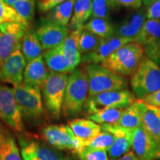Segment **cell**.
<instances>
[{
	"instance_id": "6da1fadb",
	"label": "cell",
	"mask_w": 160,
	"mask_h": 160,
	"mask_svg": "<svg viewBox=\"0 0 160 160\" xmlns=\"http://www.w3.org/2000/svg\"><path fill=\"white\" fill-rule=\"evenodd\" d=\"M89 84L86 70L76 68L68 77L62 105L66 119H75L83 111L88 97Z\"/></svg>"
},
{
	"instance_id": "7a4b0ae2",
	"label": "cell",
	"mask_w": 160,
	"mask_h": 160,
	"mask_svg": "<svg viewBox=\"0 0 160 160\" xmlns=\"http://www.w3.org/2000/svg\"><path fill=\"white\" fill-rule=\"evenodd\" d=\"M145 47L137 42L122 46L104 60L101 65L118 74L128 77L137 71L145 58Z\"/></svg>"
},
{
	"instance_id": "3957f363",
	"label": "cell",
	"mask_w": 160,
	"mask_h": 160,
	"mask_svg": "<svg viewBox=\"0 0 160 160\" xmlns=\"http://www.w3.org/2000/svg\"><path fill=\"white\" fill-rule=\"evenodd\" d=\"M88 78V97L108 91L127 88L128 81L125 77L103 67L101 64H89L86 67Z\"/></svg>"
},
{
	"instance_id": "277c9868",
	"label": "cell",
	"mask_w": 160,
	"mask_h": 160,
	"mask_svg": "<svg viewBox=\"0 0 160 160\" xmlns=\"http://www.w3.org/2000/svg\"><path fill=\"white\" fill-rule=\"evenodd\" d=\"M130 83L138 99L158 91L160 90V65L145 57L131 76Z\"/></svg>"
},
{
	"instance_id": "5b68a950",
	"label": "cell",
	"mask_w": 160,
	"mask_h": 160,
	"mask_svg": "<svg viewBox=\"0 0 160 160\" xmlns=\"http://www.w3.org/2000/svg\"><path fill=\"white\" fill-rule=\"evenodd\" d=\"M68 82V73L49 71L47 79L41 87L46 109L54 119H59L62 111Z\"/></svg>"
},
{
	"instance_id": "8992f818",
	"label": "cell",
	"mask_w": 160,
	"mask_h": 160,
	"mask_svg": "<svg viewBox=\"0 0 160 160\" xmlns=\"http://www.w3.org/2000/svg\"><path fill=\"white\" fill-rule=\"evenodd\" d=\"M16 99L21 109L22 117L33 125L41 122L44 115V107L40 88L21 83L13 88Z\"/></svg>"
},
{
	"instance_id": "52a82bcc",
	"label": "cell",
	"mask_w": 160,
	"mask_h": 160,
	"mask_svg": "<svg viewBox=\"0 0 160 160\" xmlns=\"http://www.w3.org/2000/svg\"><path fill=\"white\" fill-rule=\"evenodd\" d=\"M136 100L135 95L128 89L103 92L88 97L83 110L88 116L108 108L125 110Z\"/></svg>"
},
{
	"instance_id": "ba28073f",
	"label": "cell",
	"mask_w": 160,
	"mask_h": 160,
	"mask_svg": "<svg viewBox=\"0 0 160 160\" xmlns=\"http://www.w3.org/2000/svg\"><path fill=\"white\" fill-rule=\"evenodd\" d=\"M22 117L14 90L0 85V118L11 128L22 132L24 129Z\"/></svg>"
},
{
	"instance_id": "9c48e42d",
	"label": "cell",
	"mask_w": 160,
	"mask_h": 160,
	"mask_svg": "<svg viewBox=\"0 0 160 160\" xmlns=\"http://www.w3.org/2000/svg\"><path fill=\"white\" fill-rule=\"evenodd\" d=\"M29 27L22 23H7L0 25V68L6 59L21 49V41Z\"/></svg>"
},
{
	"instance_id": "30bf717a",
	"label": "cell",
	"mask_w": 160,
	"mask_h": 160,
	"mask_svg": "<svg viewBox=\"0 0 160 160\" xmlns=\"http://www.w3.org/2000/svg\"><path fill=\"white\" fill-rule=\"evenodd\" d=\"M43 51L58 47L64 42L69 33L68 27L44 19L35 30Z\"/></svg>"
},
{
	"instance_id": "8fae6325",
	"label": "cell",
	"mask_w": 160,
	"mask_h": 160,
	"mask_svg": "<svg viewBox=\"0 0 160 160\" xmlns=\"http://www.w3.org/2000/svg\"><path fill=\"white\" fill-rule=\"evenodd\" d=\"M19 143L23 160H65L61 152L35 140L19 137Z\"/></svg>"
},
{
	"instance_id": "7c38bea8",
	"label": "cell",
	"mask_w": 160,
	"mask_h": 160,
	"mask_svg": "<svg viewBox=\"0 0 160 160\" xmlns=\"http://www.w3.org/2000/svg\"><path fill=\"white\" fill-rule=\"evenodd\" d=\"M26 61L21 49L17 50L5 60L0 68V80L13 87L23 82Z\"/></svg>"
},
{
	"instance_id": "4fadbf2b",
	"label": "cell",
	"mask_w": 160,
	"mask_h": 160,
	"mask_svg": "<svg viewBox=\"0 0 160 160\" xmlns=\"http://www.w3.org/2000/svg\"><path fill=\"white\" fill-rule=\"evenodd\" d=\"M102 131L111 133L115 137L113 145L108 150V155L111 160H116L128 153L132 147L133 130L122 127L117 124L102 125Z\"/></svg>"
},
{
	"instance_id": "5bb4252c",
	"label": "cell",
	"mask_w": 160,
	"mask_h": 160,
	"mask_svg": "<svg viewBox=\"0 0 160 160\" xmlns=\"http://www.w3.org/2000/svg\"><path fill=\"white\" fill-rule=\"evenodd\" d=\"M43 139L57 150L73 151L75 135L68 125H51L44 128L42 131Z\"/></svg>"
},
{
	"instance_id": "9a60e30c",
	"label": "cell",
	"mask_w": 160,
	"mask_h": 160,
	"mask_svg": "<svg viewBox=\"0 0 160 160\" xmlns=\"http://www.w3.org/2000/svg\"><path fill=\"white\" fill-rule=\"evenodd\" d=\"M147 19L145 8L135 10L115 26L114 36L129 39L132 42H136Z\"/></svg>"
},
{
	"instance_id": "2e32d148",
	"label": "cell",
	"mask_w": 160,
	"mask_h": 160,
	"mask_svg": "<svg viewBox=\"0 0 160 160\" xmlns=\"http://www.w3.org/2000/svg\"><path fill=\"white\" fill-rule=\"evenodd\" d=\"M131 40L117 36L102 39L101 42L94 51L82 57V61L85 63L101 64L110 55L127 44L131 43Z\"/></svg>"
},
{
	"instance_id": "e0dca14e",
	"label": "cell",
	"mask_w": 160,
	"mask_h": 160,
	"mask_svg": "<svg viewBox=\"0 0 160 160\" xmlns=\"http://www.w3.org/2000/svg\"><path fill=\"white\" fill-rule=\"evenodd\" d=\"M158 144L148 134L142 125L133 129L132 148L139 160L155 159Z\"/></svg>"
},
{
	"instance_id": "ac0fdd59",
	"label": "cell",
	"mask_w": 160,
	"mask_h": 160,
	"mask_svg": "<svg viewBox=\"0 0 160 160\" xmlns=\"http://www.w3.org/2000/svg\"><path fill=\"white\" fill-rule=\"evenodd\" d=\"M49 71L47 70L42 55L28 62L24 71L23 82L29 85L39 88L47 79Z\"/></svg>"
},
{
	"instance_id": "d6986e66",
	"label": "cell",
	"mask_w": 160,
	"mask_h": 160,
	"mask_svg": "<svg viewBox=\"0 0 160 160\" xmlns=\"http://www.w3.org/2000/svg\"><path fill=\"white\" fill-rule=\"evenodd\" d=\"M68 126L75 137L85 142L86 147L102 132V126L90 119H73L69 122Z\"/></svg>"
},
{
	"instance_id": "ffe728a7",
	"label": "cell",
	"mask_w": 160,
	"mask_h": 160,
	"mask_svg": "<svg viewBox=\"0 0 160 160\" xmlns=\"http://www.w3.org/2000/svg\"><path fill=\"white\" fill-rule=\"evenodd\" d=\"M146 108L142 100L137 99L131 106L125 109L118 122L122 127L128 129H135L142 125V119Z\"/></svg>"
},
{
	"instance_id": "44dd1931",
	"label": "cell",
	"mask_w": 160,
	"mask_h": 160,
	"mask_svg": "<svg viewBox=\"0 0 160 160\" xmlns=\"http://www.w3.org/2000/svg\"><path fill=\"white\" fill-rule=\"evenodd\" d=\"M42 57L50 71L62 73H72L73 71L70 67L63 52L62 44L58 47L44 51Z\"/></svg>"
},
{
	"instance_id": "7402d4cb",
	"label": "cell",
	"mask_w": 160,
	"mask_h": 160,
	"mask_svg": "<svg viewBox=\"0 0 160 160\" xmlns=\"http://www.w3.org/2000/svg\"><path fill=\"white\" fill-rule=\"evenodd\" d=\"M146 104V103H145ZM142 125L148 134L160 145V108L146 104Z\"/></svg>"
},
{
	"instance_id": "603a6c76",
	"label": "cell",
	"mask_w": 160,
	"mask_h": 160,
	"mask_svg": "<svg viewBox=\"0 0 160 160\" xmlns=\"http://www.w3.org/2000/svg\"><path fill=\"white\" fill-rule=\"evenodd\" d=\"M92 17V0H76L69 29L71 31L82 28Z\"/></svg>"
},
{
	"instance_id": "cb8c5ba5",
	"label": "cell",
	"mask_w": 160,
	"mask_h": 160,
	"mask_svg": "<svg viewBox=\"0 0 160 160\" xmlns=\"http://www.w3.org/2000/svg\"><path fill=\"white\" fill-rule=\"evenodd\" d=\"M79 31H71L62 43V49L71 68L74 71L82 62V55L79 50L78 40Z\"/></svg>"
},
{
	"instance_id": "d4e9b609",
	"label": "cell",
	"mask_w": 160,
	"mask_h": 160,
	"mask_svg": "<svg viewBox=\"0 0 160 160\" xmlns=\"http://www.w3.org/2000/svg\"><path fill=\"white\" fill-rule=\"evenodd\" d=\"M21 51L28 62L42 55V47L35 31L28 29L21 41Z\"/></svg>"
},
{
	"instance_id": "484cf974",
	"label": "cell",
	"mask_w": 160,
	"mask_h": 160,
	"mask_svg": "<svg viewBox=\"0 0 160 160\" xmlns=\"http://www.w3.org/2000/svg\"><path fill=\"white\" fill-rule=\"evenodd\" d=\"M76 0H67L48 12L45 19L68 27L72 18Z\"/></svg>"
},
{
	"instance_id": "4316f807",
	"label": "cell",
	"mask_w": 160,
	"mask_h": 160,
	"mask_svg": "<svg viewBox=\"0 0 160 160\" xmlns=\"http://www.w3.org/2000/svg\"><path fill=\"white\" fill-rule=\"evenodd\" d=\"M84 28L101 39H108L115 33V26L109 19L91 17Z\"/></svg>"
},
{
	"instance_id": "83f0119b",
	"label": "cell",
	"mask_w": 160,
	"mask_h": 160,
	"mask_svg": "<svg viewBox=\"0 0 160 160\" xmlns=\"http://www.w3.org/2000/svg\"><path fill=\"white\" fill-rule=\"evenodd\" d=\"M159 39L160 20L147 19L138 36L136 42L145 47Z\"/></svg>"
},
{
	"instance_id": "f1b7e54d",
	"label": "cell",
	"mask_w": 160,
	"mask_h": 160,
	"mask_svg": "<svg viewBox=\"0 0 160 160\" xmlns=\"http://www.w3.org/2000/svg\"><path fill=\"white\" fill-rule=\"evenodd\" d=\"M101 38L91 33L84 27L80 29L78 45L81 55L88 54L94 51L101 42Z\"/></svg>"
},
{
	"instance_id": "f546056e",
	"label": "cell",
	"mask_w": 160,
	"mask_h": 160,
	"mask_svg": "<svg viewBox=\"0 0 160 160\" xmlns=\"http://www.w3.org/2000/svg\"><path fill=\"white\" fill-rule=\"evenodd\" d=\"M0 160H22L19 148L11 133L5 134L0 144Z\"/></svg>"
},
{
	"instance_id": "4dcf8cb0",
	"label": "cell",
	"mask_w": 160,
	"mask_h": 160,
	"mask_svg": "<svg viewBox=\"0 0 160 160\" xmlns=\"http://www.w3.org/2000/svg\"><path fill=\"white\" fill-rule=\"evenodd\" d=\"M123 111L119 108L104 109L88 116V119L101 125H113L118 122Z\"/></svg>"
},
{
	"instance_id": "1f68e13d",
	"label": "cell",
	"mask_w": 160,
	"mask_h": 160,
	"mask_svg": "<svg viewBox=\"0 0 160 160\" xmlns=\"http://www.w3.org/2000/svg\"><path fill=\"white\" fill-rule=\"evenodd\" d=\"M36 0H19L13 4V8L23 20L27 26L30 24L34 17Z\"/></svg>"
},
{
	"instance_id": "d6a6232c",
	"label": "cell",
	"mask_w": 160,
	"mask_h": 160,
	"mask_svg": "<svg viewBox=\"0 0 160 160\" xmlns=\"http://www.w3.org/2000/svg\"><path fill=\"white\" fill-rule=\"evenodd\" d=\"M114 140L115 137L111 133L102 131L95 139H93L88 144L86 148L91 149L108 151L113 145Z\"/></svg>"
},
{
	"instance_id": "836d02e7",
	"label": "cell",
	"mask_w": 160,
	"mask_h": 160,
	"mask_svg": "<svg viewBox=\"0 0 160 160\" xmlns=\"http://www.w3.org/2000/svg\"><path fill=\"white\" fill-rule=\"evenodd\" d=\"M14 22L22 23L25 25L13 7L7 5L3 0H0V25Z\"/></svg>"
},
{
	"instance_id": "e575fe53",
	"label": "cell",
	"mask_w": 160,
	"mask_h": 160,
	"mask_svg": "<svg viewBox=\"0 0 160 160\" xmlns=\"http://www.w3.org/2000/svg\"><path fill=\"white\" fill-rule=\"evenodd\" d=\"M111 10H112L111 0L92 1V17L109 19Z\"/></svg>"
},
{
	"instance_id": "d590c367",
	"label": "cell",
	"mask_w": 160,
	"mask_h": 160,
	"mask_svg": "<svg viewBox=\"0 0 160 160\" xmlns=\"http://www.w3.org/2000/svg\"><path fill=\"white\" fill-rule=\"evenodd\" d=\"M81 160H109L107 151L86 148L79 155Z\"/></svg>"
},
{
	"instance_id": "8d00e7d4",
	"label": "cell",
	"mask_w": 160,
	"mask_h": 160,
	"mask_svg": "<svg viewBox=\"0 0 160 160\" xmlns=\"http://www.w3.org/2000/svg\"><path fill=\"white\" fill-rule=\"evenodd\" d=\"M145 53L146 57L160 65V39L145 46Z\"/></svg>"
},
{
	"instance_id": "74e56055",
	"label": "cell",
	"mask_w": 160,
	"mask_h": 160,
	"mask_svg": "<svg viewBox=\"0 0 160 160\" xmlns=\"http://www.w3.org/2000/svg\"><path fill=\"white\" fill-rule=\"evenodd\" d=\"M112 9L127 8L133 10L140 9L143 3L142 0H111Z\"/></svg>"
},
{
	"instance_id": "f35d334b",
	"label": "cell",
	"mask_w": 160,
	"mask_h": 160,
	"mask_svg": "<svg viewBox=\"0 0 160 160\" xmlns=\"http://www.w3.org/2000/svg\"><path fill=\"white\" fill-rule=\"evenodd\" d=\"M38 10L41 13H46L51 11L59 4L65 2L67 0H36Z\"/></svg>"
},
{
	"instance_id": "ab89813d",
	"label": "cell",
	"mask_w": 160,
	"mask_h": 160,
	"mask_svg": "<svg viewBox=\"0 0 160 160\" xmlns=\"http://www.w3.org/2000/svg\"><path fill=\"white\" fill-rule=\"evenodd\" d=\"M145 14L148 19L160 20V0H155L145 7Z\"/></svg>"
},
{
	"instance_id": "60d3db41",
	"label": "cell",
	"mask_w": 160,
	"mask_h": 160,
	"mask_svg": "<svg viewBox=\"0 0 160 160\" xmlns=\"http://www.w3.org/2000/svg\"><path fill=\"white\" fill-rule=\"evenodd\" d=\"M141 100H142L144 102L148 104V105L155 106V107L160 108V90L151 95L144 97Z\"/></svg>"
},
{
	"instance_id": "b9f144b4",
	"label": "cell",
	"mask_w": 160,
	"mask_h": 160,
	"mask_svg": "<svg viewBox=\"0 0 160 160\" xmlns=\"http://www.w3.org/2000/svg\"><path fill=\"white\" fill-rule=\"evenodd\" d=\"M116 160H139L137 156L135 155V153H133V151H128V153H126L125 155H123L122 157L119 158L118 159Z\"/></svg>"
},
{
	"instance_id": "7bdbcfd3",
	"label": "cell",
	"mask_w": 160,
	"mask_h": 160,
	"mask_svg": "<svg viewBox=\"0 0 160 160\" xmlns=\"http://www.w3.org/2000/svg\"><path fill=\"white\" fill-rule=\"evenodd\" d=\"M4 2H5V3L7 4V5H8L9 6H13V4H14L16 2L19 1V0H3Z\"/></svg>"
},
{
	"instance_id": "ee69618b",
	"label": "cell",
	"mask_w": 160,
	"mask_h": 160,
	"mask_svg": "<svg viewBox=\"0 0 160 160\" xmlns=\"http://www.w3.org/2000/svg\"><path fill=\"white\" fill-rule=\"evenodd\" d=\"M142 1L143 5H145V7H148V6L151 5L152 2H153L155 0H142Z\"/></svg>"
},
{
	"instance_id": "f6af8a7d",
	"label": "cell",
	"mask_w": 160,
	"mask_h": 160,
	"mask_svg": "<svg viewBox=\"0 0 160 160\" xmlns=\"http://www.w3.org/2000/svg\"><path fill=\"white\" fill-rule=\"evenodd\" d=\"M155 159H160V145H158L157 151H156Z\"/></svg>"
},
{
	"instance_id": "bcb514c9",
	"label": "cell",
	"mask_w": 160,
	"mask_h": 160,
	"mask_svg": "<svg viewBox=\"0 0 160 160\" xmlns=\"http://www.w3.org/2000/svg\"><path fill=\"white\" fill-rule=\"evenodd\" d=\"M4 136H5V134L3 133L2 128V125H1V123H0V144H1L2 141Z\"/></svg>"
},
{
	"instance_id": "7dc6e473",
	"label": "cell",
	"mask_w": 160,
	"mask_h": 160,
	"mask_svg": "<svg viewBox=\"0 0 160 160\" xmlns=\"http://www.w3.org/2000/svg\"><path fill=\"white\" fill-rule=\"evenodd\" d=\"M65 160H74V159H71V158H70V157H66V159H65Z\"/></svg>"
},
{
	"instance_id": "c3c4849f",
	"label": "cell",
	"mask_w": 160,
	"mask_h": 160,
	"mask_svg": "<svg viewBox=\"0 0 160 160\" xmlns=\"http://www.w3.org/2000/svg\"><path fill=\"white\" fill-rule=\"evenodd\" d=\"M92 1H93V0H92Z\"/></svg>"
}]
</instances>
